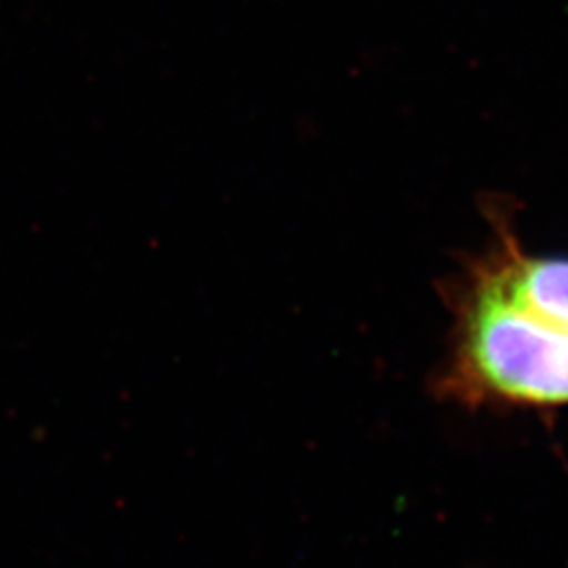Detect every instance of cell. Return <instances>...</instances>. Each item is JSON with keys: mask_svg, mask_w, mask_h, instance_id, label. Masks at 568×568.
Masks as SVG:
<instances>
[{"mask_svg": "<svg viewBox=\"0 0 568 568\" xmlns=\"http://www.w3.org/2000/svg\"><path fill=\"white\" fill-rule=\"evenodd\" d=\"M483 265L509 297L568 328V257L527 255L504 236Z\"/></svg>", "mask_w": 568, "mask_h": 568, "instance_id": "cell-2", "label": "cell"}, {"mask_svg": "<svg viewBox=\"0 0 568 568\" xmlns=\"http://www.w3.org/2000/svg\"><path fill=\"white\" fill-rule=\"evenodd\" d=\"M440 392L464 403L568 405V328L516 302L483 264L455 291Z\"/></svg>", "mask_w": 568, "mask_h": 568, "instance_id": "cell-1", "label": "cell"}]
</instances>
